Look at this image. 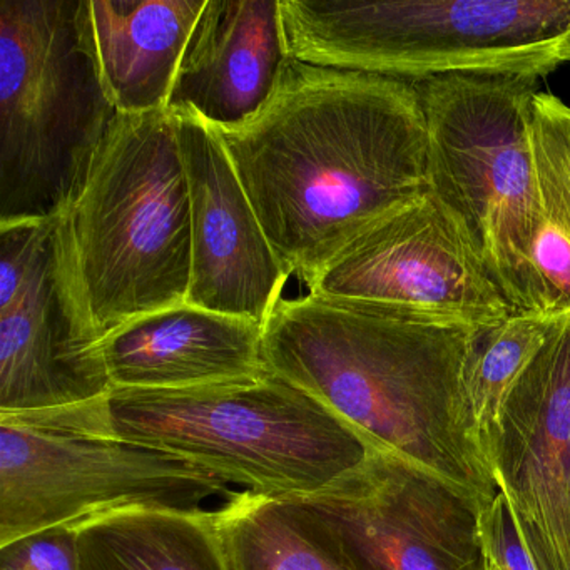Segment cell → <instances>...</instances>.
I'll list each match as a JSON object with an SVG mask.
<instances>
[{"instance_id":"1","label":"cell","mask_w":570,"mask_h":570,"mask_svg":"<svg viewBox=\"0 0 570 570\" xmlns=\"http://www.w3.org/2000/svg\"><path fill=\"white\" fill-rule=\"evenodd\" d=\"M215 131L273 252L305 285L426 191L415 82L289 58L255 118Z\"/></svg>"},{"instance_id":"2","label":"cell","mask_w":570,"mask_h":570,"mask_svg":"<svg viewBox=\"0 0 570 570\" xmlns=\"http://www.w3.org/2000/svg\"><path fill=\"white\" fill-rule=\"evenodd\" d=\"M480 333L306 293L276 303L263 325V362L373 450L425 466L492 503L499 492L466 395Z\"/></svg>"},{"instance_id":"3","label":"cell","mask_w":570,"mask_h":570,"mask_svg":"<svg viewBox=\"0 0 570 570\" xmlns=\"http://www.w3.org/2000/svg\"><path fill=\"white\" fill-rule=\"evenodd\" d=\"M85 432L181 456L255 495L322 492L372 446L309 393L266 372L186 390H112L85 409Z\"/></svg>"},{"instance_id":"4","label":"cell","mask_w":570,"mask_h":570,"mask_svg":"<svg viewBox=\"0 0 570 570\" xmlns=\"http://www.w3.org/2000/svg\"><path fill=\"white\" fill-rule=\"evenodd\" d=\"M118 115L91 0H0V225L69 212Z\"/></svg>"},{"instance_id":"5","label":"cell","mask_w":570,"mask_h":570,"mask_svg":"<svg viewBox=\"0 0 570 570\" xmlns=\"http://www.w3.org/2000/svg\"><path fill=\"white\" fill-rule=\"evenodd\" d=\"M296 61L420 82L570 65V0H279Z\"/></svg>"},{"instance_id":"6","label":"cell","mask_w":570,"mask_h":570,"mask_svg":"<svg viewBox=\"0 0 570 570\" xmlns=\"http://www.w3.org/2000/svg\"><path fill=\"white\" fill-rule=\"evenodd\" d=\"M68 213L102 340L131 320L186 303L191 206L171 111L116 116Z\"/></svg>"},{"instance_id":"7","label":"cell","mask_w":570,"mask_h":570,"mask_svg":"<svg viewBox=\"0 0 570 570\" xmlns=\"http://www.w3.org/2000/svg\"><path fill=\"white\" fill-rule=\"evenodd\" d=\"M415 86L426 191L459 223L513 313H529L533 246L546 225L533 158L535 81L445 76Z\"/></svg>"},{"instance_id":"8","label":"cell","mask_w":570,"mask_h":570,"mask_svg":"<svg viewBox=\"0 0 570 570\" xmlns=\"http://www.w3.org/2000/svg\"><path fill=\"white\" fill-rule=\"evenodd\" d=\"M245 493L163 450L0 419V546L131 510L215 515Z\"/></svg>"},{"instance_id":"9","label":"cell","mask_w":570,"mask_h":570,"mask_svg":"<svg viewBox=\"0 0 570 570\" xmlns=\"http://www.w3.org/2000/svg\"><path fill=\"white\" fill-rule=\"evenodd\" d=\"M112 390L69 213L0 225V415L88 405Z\"/></svg>"},{"instance_id":"10","label":"cell","mask_w":570,"mask_h":570,"mask_svg":"<svg viewBox=\"0 0 570 570\" xmlns=\"http://www.w3.org/2000/svg\"><path fill=\"white\" fill-rule=\"evenodd\" d=\"M355 570H489L482 502L439 473L372 450L352 472L292 497Z\"/></svg>"},{"instance_id":"11","label":"cell","mask_w":570,"mask_h":570,"mask_svg":"<svg viewBox=\"0 0 570 570\" xmlns=\"http://www.w3.org/2000/svg\"><path fill=\"white\" fill-rule=\"evenodd\" d=\"M306 286L425 325L485 332L513 315L459 223L429 191L363 233Z\"/></svg>"},{"instance_id":"12","label":"cell","mask_w":570,"mask_h":570,"mask_svg":"<svg viewBox=\"0 0 570 570\" xmlns=\"http://www.w3.org/2000/svg\"><path fill=\"white\" fill-rule=\"evenodd\" d=\"M489 465L535 570H570V322L510 392Z\"/></svg>"},{"instance_id":"13","label":"cell","mask_w":570,"mask_h":570,"mask_svg":"<svg viewBox=\"0 0 570 570\" xmlns=\"http://www.w3.org/2000/svg\"><path fill=\"white\" fill-rule=\"evenodd\" d=\"M191 206L189 305L265 325L292 276L273 252L218 132L173 112Z\"/></svg>"},{"instance_id":"14","label":"cell","mask_w":570,"mask_h":570,"mask_svg":"<svg viewBox=\"0 0 570 570\" xmlns=\"http://www.w3.org/2000/svg\"><path fill=\"white\" fill-rule=\"evenodd\" d=\"M289 58L279 0H206L166 109L238 128L265 108Z\"/></svg>"},{"instance_id":"15","label":"cell","mask_w":570,"mask_h":570,"mask_svg":"<svg viewBox=\"0 0 570 570\" xmlns=\"http://www.w3.org/2000/svg\"><path fill=\"white\" fill-rule=\"evenodd\" d=\"M115 390H186L265 375L263 325L189 305L131 320L102 340Z\"/></svg>"},{"instance_id":"16","label":"cell","mask_w":570,"mask_h":570,"mask_svg":"<svg viewBox=\"0 0 570 570\" xmlns=\"http://www.w3.org/2000/svg\"><path fill=\"white\" fill-rule=\"evenodd\" d=\"M206 0H91L102 81L119 115L168 108Z\"/></svg>"},{"instance_id":"17","label":"cell","mask_w":570,"mask_h":570,"mask_svg":"<svg viewBox=\"0 0 570 570\" xmlns=\"http://www.w3.org/2000/svg\"><path fill=\"white\" fill-rule=\"evenodd\" d=\"M216 515L131 510L82 523L79 570H228Z\"/></svg>"},{"instance_id":"18","label":"cell","mask_w":570,"mask_h":570,"mask_svg":"<svg viewBox=\"0 0 570 570\" xmlns=\"http://www.w3.org/2000/svg\"><path fill=\"white\" fill-rule=\"evenodd\" d=\"M215 525L228 570H355L293 499L245 493Z\"/></svg>"},{"instance_id":"19","label":"cell","mask_w":570,"mask_h":570,"mask_svg":"<svg viewBox=\"0 0 570 570\" xmlns=\"http://www.w3.org/2000/svg\"><path fill=\"white\" fill-rule=\"evenodd\" d=\"M567 322V316L513 313L502 325L480 333L466 372V395L487 462L510 392L550 336Z\"/></svg>"},{"instance_id":"20","label":"cell","mask_w":570,"mask_h":570,"mask_svg":"<svg viewBox=\"0 0 570 570\" xmlns=\"http://www.w3.org/2000/svg\"><path fill=\"white\" fill-rule=\"evenodd\" d=\"M532 141L546 218L570 242V106L556 96L537 92Z\"/></svg>"},{"instance_id":"21","label":"cell","mask_w":570,"mask_h":570,"mask_svg":"<svg viewBox=\"0 0 570 570\" xmlns=\"http://www.w3.org/2000/svg\"><path fill=\"white\" fill-rule=\"evenodd\" d=\"M0 570H79L78 529L52 527L0 546Z\"/></svg>"},{"instance_id":"22","label":"cell","mask_w":570,"mask_h":570,"mask_svg":"<svg viewBox=\"0 0 570 570\" xmlns=\"http://www.w3.org/2000/svg\"><path fill=\"white\" fill-rule=\"evenodd\" d=\"M482 530L487 552L495 566L502 570H535L502 493H497L483 512Z\"/></svg>"},{"instance_id":"23","label":"cell","mask_w":570,"mask_h":570,"mask_svg":"<svg viewBox=\"0 0 570 570\" xmlns=\"http://www.w3.org/2000/svg\"><path fill=\"white\" fill-rule=\"evenodd\" d=\"M490 562H492V560H490ZM489 570H502V569H500L499 566H495V563L492 562V566H490Z\"/></svg>"}]
</instances>
